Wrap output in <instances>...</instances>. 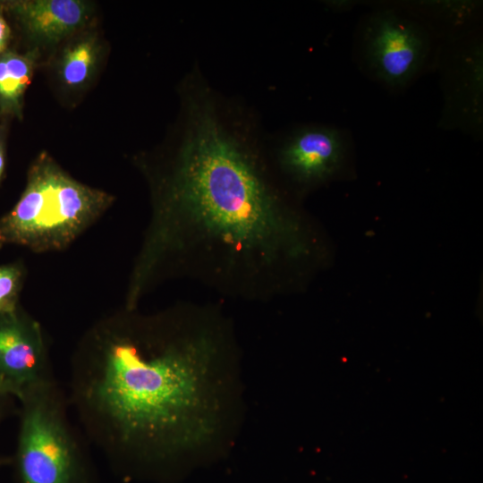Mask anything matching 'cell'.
I'll return each mask as SVG.
<instances>
[{
	"instance_id": "obj_1",
	"label": "cell",
	"mask_w": 483,
	"mask_h": 483,
	"mask_svg": "<svg viewBox=\"0 0 483 483\" xmlns=\"http://www.w3.org/2000/svg\"><path fill=\"white\" fill-rule=\"evenodd\" d=\"M180 97L175 140L143 166L152 215L127 303L136 306L167 279L233 300L269 301L316 257V237L290 202L254 114L222 97L197 67Z\"/></svg>"
},
{
	"instance_id": "obj_2",
	"label": "cell",
	"mask_w": 483,
	"mask_h": 483,
	"mask_svg": "<svg viewBox=\"0 0 483 483\" xmlns=\"http://www.w3.org/2000/svg\"><path fill=\"white\" fill-rule=\"evenodd\" d=\"M95 335L74 360L70 401L111 459L163 464L226 444L241 349L216 302L182 301Z\"/></svg>"
},
{
	"instance_id": "obj_3",
	"label": "cell",
	"mask_w": 483,
	"mask_h": 483,
	"mask_svg": "<svg viewBox=\"0 0 483 483\" xmlns=\"http://www.w3.org/2000/svg\"><path fill=\"white\" fill-rule=\"evenodd\" d=\"M113 196L83 184L41 153L15 206L0 217V248L19 245L35 252L70 245L112 204Z\"/></svg>"
},
{
	"instance_id": "obj_4",
	"label": "cell",
	"mask_w": 483,
	"mask_h": 483,
	"mask_svg": "<svg viewBox=\"0 0 483 483\" xmlns=\"http://www.w3.org/2000/svg\"><path fill=\"white\" fill-rule=\"evenodd\" d=\"M55 381L22 399L13 457L18 483H88L82 442Z\"/></svg>"
},
{
	"instance_id": "obj_5",
	"label": "cell",
	"mask_w": 483,
	"mask_h": 483,
	"mask_svg": "<svg viewBox=\"0 0 483 483\" xmlns=\"http://www.w3.org/2000/svg\"><path fill=\"white\" fill-rule=\"evenodd\" d=\"M434 32L408 10L386 7L370 13L360 30V53L369 74L385 86L402 89L428 65Z\"/></svg>"
},
{
	"instance_id": "obj_6",
	"label": "cell",
	"mask_w": 483,
	"mask_h": 483,
	"mask_svg": "<svg viewBox=\"0 0 483 483\" xmlns=\"http://www.w3.org/2000/svg\"><path fill=\"white\" fill-rule=\"evenodd\" d=\"M346 140L335 127L302 126L270 150L271 157L283 182L302 192L335 175L347 151Z\"/></svg>"
},
{
	"instance_id": "obj_7",
	"label": "cell",
	"mask_w": 483,
	"mask_h": 483,
	"mask_svg": "<svg viewBox=\"0 0 483 483\" xmlns=\"http://www.w3.org/2000/svg\"><path fill=\"white\" fill-rule=\"evenodd\" d=\"M53 382L39 324L18 309L0 315V391L20 401Z\"/></svg>"
},
{
	"instance_id": "obj_8",
	"label": "cell",
	"mask_w": 483,
	"mask_h": 483,
	"mask_svg": "<svg viewBox=\"0 0 483 483\" xmlns=\"http://www.w3.org/2000/svg\"><path fill=\"white\" fill-rule=\"evenodd\" d=\"M457 38L443 70L444 124L479 130L482 119V52L479 40Z\"/></svg>"
},
{
	"instance_id": "obj_9",
	"label": "cell",
	"mask_w": 483,
	"mask_h": 483,
	"mask_svg": "<svg viewBox=\"0 0 483 483\" xmlns=\"http://www.w3.org/2000/svg\"><path fill=\"white\" fill-rule=\"evenodd\" d=\"M30 39L52 47L81 29L90 14L80 0H26L7 4Z\"/></svg>"
},
{
	"instance_id": "obj_10",
	"label": "cell",
	"mask_w": 483,
	"mask_h": 483,
	"mask_svg": "<svg viewBox=\"0 0 483 483\" xmlns=\"http://www.w3.org/2000/svg\"><path fill=\"white\" fill-rule=\"evenodd\" d=\"M36 52L20 55L7 52L0 55V107L21 114L22 98L31 81Z\"/></svg>"
},
{
	"instance_id": "obj_11",
	"label": "cell",
	"mask_w": 483,
	"mask_h": 483,
	"mask_svg": "<svg viewBox=\"0 0 483 483\" xmlns=\"http://www.w3.org/2000/svg\"><path fill=\"white\" fill-rule=\"evenodd\" d=\"M99 55L97 40L90 35L82 36L70 43L63 51L58 74L64 86L78 89L93 76Z\"/></svg>"
},
{
	"instance_id": "obj_12",
	"label": "cell",
	"mask_w": 483,
	"mask_h": 483,
	"mask_svg": "<svg viewBox=\"0 0 483 483\" xmlns=\"http://www.w3.org/2000/svg\"><path fill=\"white\" fill-rule=\"evenodd\" d=\"M412 8L410 9L418 16L433 17L434 21H438L443 24H446V28L453 30L454 38H457L454 30H466V24L471 21L475 13L474 4H467L465 2H428V4H410Z\"/></svg>"
},
{
	"instance_id": "obj_13",
	"label": "cell",
	"mask_w": 483,
	"mask_h": 483,
	"mask_svg": "<svg viewBox=\"0 0 483 483\" xmlns=\"http://www.w3.org/2000/svg\"><path fill=\"white\" fill-rule=\"evenodd\" d=\"M23 279L22 267L18 263L0 266V315L18 309V297Z\"/></svg>"
},
{
	"instance_id": "obj_14",
	"label": "cell",
	"mask_w": 483,
	"mask_h": 483,
	"mask_svg": "<svg viewBox=\"0 0 483 483\" xmlns=\"http://www.w3.org/2000/svg\"><path fill=\"white\" fill-rule=\"evenodd\" d=\"M10 37V28L0 15V55L4 51Z\"/></svg>"
},
{
	"instance_id": "obj_15",
	"label": "cell",
	"mask_w": 483,
	"mask_h": 483,
	"mask_svg": "<svg viewBox=\"0 0 483 483\" xmlns=\"http://www.w3.org/2000/svg\"><path fill=\"white\" fill-rule=\"evenodd\" d=\"M10 396L0 397V424L3 421L5 414L7 413V409L9 405ZM4 463V459L0 457V465Z\"/></svg>"
},
{
	"instance_id": "obj_16",
	"label": "cell",
	"mask_w": 483,
	"mask_h": 483,
	"mask_svg": "<svg viewBox=\"0 0 483 483\" xmlns=\"http://www.w3.org/2000/svg\"><path fill=\"white\" fill-rule=\"evenodd\" d=\"M4 154L3 144L0 140V179L4 172Z\"/></svg>"
},
{
	"instance_id": "obj_17",
	"label": "cell",
	"mask_w": 483,
	"mask_h": 483,
	"mask_svg": "<svg viewBox=\"0 0 483 483\" xmlns=\"http://www.w3.org/2000/svg\"><path fill=\"white\" fill-rule=\"evenodd\" d=\"M3 396H7V395H4V394L0 391V397H3Z\"/></svg>"
}]
</instances>
